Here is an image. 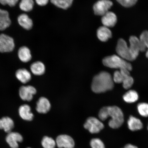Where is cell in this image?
<instances>
[{"label": "cell", "mask_w": 148, "mask_h": 148, "mask_svg": "<svg viewBox=\"0 0 148 148\" xmlns=\"http://www.w3.org/2000/svg\"><path fill=\"white\" fill-rule=\"evenodd\" d=\"M138 109L140 115L144 117L148 116V104L146 103H140L138 105Z\"/></svg>", "instance_id": "29"}, {"label": "cell", "mask_w": 148, "mask_h": 148, "mask_svg": "<svg viewBox=\"0 0 148 148\" xmlns=\"http://www.w3.org/2000/svg\"><path fill=\"white\" fill-rule=\"evenodd\" d=\"M124 76L123 83V86L125 89H128L132 86L134 83V79L131 77L129 70L126 69L119 70Z\"/></svg>", "instance_id": "19"}, {"label": "cell", "mask_w": 148, "mask_h": 148, "mask_svg": "<svg viewBox=\"0 0 148 148\" xmlns=\"http://www.w3.org/2000/svg\"><path fill=\"white\" fill-rule=\"evenodd\" d=\"M101 20L104 26L108 28L112 27L115 25L117 22V18L114 13L109 11L102 16Z\"/></svg>", "instance_id": "13"}, {"label": "cell", "mask_w": 148, "mask_h": 148, "mask_svg": "<svg viewBox=\"0 0 148 148\" xmlns=\"http://www.w3.org/2000/svg\"><path fill=\"white\" fill-rule=\"evenodd\" d=\"M18 55L20 60L23 62H29L32 58L30 50L26 46L20 48L18 50Z\"/></svg>", "instance_id": "22"}, {"label": "cell", "mask_w": 148, "mask_h": 148, "mask_svg": "<svg viewBox=\"0 0 148 148\" xmlns=\"http://www.w3.org/2000/svg\"><path fill=\"white\" fill-rule=\"evenodd\" d=\"M36 3L40 6H44L47 5L49 0H36Z\"/></svg>", "instance_id": "34"}, {"label": "cell", "mask_w": 148, "mask_h": 148, "mask_svg": "<svg viewBox=\"0 0 148 148\" xmlns=\"http://www.w3.org/2000/svg\"><path fill=\"white\" fill-rule=\"evenodd\" d=\"M18 112L22 119L26 121H32L34 117V115L31 112L30 107L27 104H24L20 106Z\"/></svg>", "instance_id": "14"}, {"label": "cell", "mask_w": 148, "mask_h": 148, "mask_svg": "<svg viewBox=\"0 0 148 148\" xmlns=\"http://www.w3.org/2000/svg\"><path fill=\"white\" fill-rule=\"evenodd\" d=\"M73 0H51V3L57 7L66 9L71 6Z\"/></svg>", "instance_id": "26"}, {"label": "cell", "mask_w": 148, "mask_h": 148, "mask_svg": "<svg viewBox=\"0 0 148 148\" xmlns=\"http://www.w3.org/2000/svg\"><path fill=\"white\" fill-rule=\"evenodd\" d=\"M11 23L8 12L0 9V30H5L9 27Z\"/></svg>", "instance_id": "16"}, {"label": "cell", "mask_w": 148, "mask_h": 148, "mask_svg": "<svg viewBox=\"0 0 148 148\" xmlns=\"http://www.w3.org/2000/svg\"><path fill=\"white\" fill-rule=\"evenodd\" d=\"M123 148H138L136 146L131 144H128L126 145Z\"/></svg>", "instance_id": "36"}, {"label": "cell", "mask_w": 148, "mask_h": 148, "mask_svg": "<svg viewBox=\"0 0 148 148\" xmlns=\"http://www.w3.org/2000/svg\"><path fill=\"white\" fill-rule=\"evenodd\" d=\"M116 51L119 56L124 60L130 61L134 60L127 42L123 39L120 38L118 40Z\"/></svg>", "instance_id": "5"}, {"label": "cell", "mask_w": 148, "mask_h": 148, "mask_svg": "<svg viewBox=\"0 0 148 148\" xmlns=\"http://www.w3.org/2000/svg\"><path fill=\"white\" fill-rule=\"evenodd\" d=\"M36 92V89L32 86H22L19 89L20 97L24 101L32 100L33 95Z\"/></svg>", "instance_id": "10"}, {"label": "cell", "mask_w": 148, "mask_h": 148, "mask_svg": "<svg viewBox=\"0 0 148 148\" xmlns=\"http://www.w3.org/2000/svg\"><path fill=\"white\" fill-rule=\"evenodd\" d=\"M123 6L130 7L133 6L136 3L138 0H116Z\"/></svg>", "instance_id": "32"}, {"label": "cell", "mask_w": 148, "mask_h": 148, "mask_svg": "<svg viewBox=\"0 0 148 148\" xmlns=\"http://www.w3.org/2000/svg\"><path fill=\"white\" fill-rule=\"evenodd\" d=\"M16 75L18 80L24 84L29 82L31 78L30 73L25 69L18 70L16 72Z\"/></svg>", "instance_id": "21"}, {"label": "cell", "mask_w": 148, "mask_h": 148, "mask_svg": "<svg viewBox=\"0 0 148 148\" xmlns=\"http://www.w3.org/2000/svg\"><path fill=\"white\" fill-rule=\"evenodd\" d=\"M104 125L97 118L90 117L85 122L84 127L92 134L99 133L104 128Z\"/></svg>", "instance_id": "4"}, {"label": "cell", "mask_w": 148, "mask_h": 148, "mask_svg": "<svg viewBox=\"0 0 148 148\" xmlns=\"http://www.w3.org/2000/svg\"><path fill=\"white\" fill-rule=\"evenodd\" d=\"M129 129L131 131H136L141 129L143 127V123L138 118L131 116L127 121Z\"/></svg>", "instance_id": "20"}, {"label": "cell", "mask_w": 148, "mask_h": 148, "mask_svg": "<svg viewBox=\"0 0 148 148\" xmlns=\"http://www.w3.org/2000/svg\"><path fill=\"white\" fill-rule=\"evenodd\" d=\"M56 146L59 148H74L75 142L73 138L69 135H60L56 140Z\"/></svg>", "instance_id": "8"}, {"label": "cell", "mask_w": 148, "mask_h": 148, "mask_svg": "<svg viewBox=\"0 0 148 148\" xmlns=\"http://www.w3.org/2000/svg\"><path fill=\"white\" fill-rule=\"evenodd\" d=\"M51 108L50 103L49 100L45 97H40L37 102L36 110L39 113H47L50 110Z\"/></svg>", "instance_id": "12"}, {"label": "cell", "mask_w": 148, "mask_h": 148, "mask_svg": "<svg viewBox=\"0 0 148 148\" xmlns=\"http://www.w3.org/2000/svg\"><path fill=\"white\" fill-rule=\"evenodd\" d=\"M14 127V122L10 118L5 116L0 119V129L7 134L12 132Z\"/></svg>", "instance_id": "15"}, {"label": "cell", "mask_w": 148, "mask_h": 148, "mask_svg": "<svg viewBox=\"0 0 148 148\" xmlns=\"http://www.w3.org/2000/svg\"><path fill=\"white\" fill-rule=\"evenodd\" d=\"M0 3L3 5H8V0H0Z\"/></svg>", "instance_id": "37"}, {"label": "cell", "mask_w": 148, "mask_h": 148, "mask_svg": "<svg viewBox=\"0 0 148 148\" xmlns=\"http://www.w3.org/2000/svg\"><path fill=\"white\" fill-rule=\"evenodd\" d=\"M140 51L144 52L147 48L146 57L148 58V31H144L140 37Z\"/></svg>", "instance_id": "24"}, {"label": "cell", "mask_w": 148, "mask_h": 148, "mask_svg": "<svg viewBox=\"0 0 148 148\" xmlns=\"http://www.w3.org/2000/svg\"><path fill=\"white\" fill-rule=\"evenodd\" d=\"M14 46L13 39L5 34H0V52H10L13 50Z\"/></svg>", "instance_id": "7"}, {"label": "cell", "mask_w": 148, "mask_h": 148, "mask_svg": "<svg viewBox=\"0 0 148 148\" xmlns=\"http://www.w3.org/2000/svg\"><path fill=\"white\" fill-rule=\"evenodd\" d=\"M5 141L11 148H18L19 143L23 142V138L20 133L11 132L7 134Z\"/></svg>", "instance_id": "9"}, {"label": "cell", "mask_w": 148, "mask_h": 148, "mask_svg": "<svg viewBox=\"0 0 148 148\" xmlns=\"http://www.w3.org/2000/svg\"><path fill=\"white\" fill-rule=\"evenodd\" d=\"M112 5V2L110 0H99L93 5L94 14L97 16L104 15L109 12Z\"/></svg>", "instance_id": "6"}, {"label": "cell", "mask_w": 148, "mask_h": 148, "mask_svg": "<svg viewBox=\"0 0 148 148\" xmlns=\"http://www.w3.org/2000/svg\"><path fill=\"white\" fill-rule=\"evenodd\" d=\"M34 5L33 0H21L19 7L24 12H29L32 10Z\"/></svg>", "instance_id": "27"}, {"label": "cell", "mask_w": 148, "mask_h": 148, "mask_svg": "<svg viewBox=\"0 0 148 148\" xmlns=\"http://www.w3.org/2000/svg\"><path fill=\"white\" fill-rule=\"evenodd\" d=\"M18 0H8L9 5L10 7H14L16 5Z\"/></svg>", "instance_id": "35"}, {"label": "cell", "mask_w": 148, "mask_h": 148, "mask_svg": "<svg viewBox=\"0 0 148 148\" xmlns=\"http://www.w3.org/2000/svg\"><path fill=\"white\" fill-rule=\"evenodd\" d=\"M103 63L105 66L119 70L126 69L130 71L132 70V66L130 63L119 56L113 55L105 57L103 59Z\"/></svg>", "instance_id": "2"}, {"label": "cell", "mask_w": 148, "mask_h": 148, "mask_svg": "<svg viewBox=\"0 0 148 148\" xmlns=\"http://www.w3.org/2000/svg\"><path fill=\"white\" fill-rule=\"evenodd\" d=\"M27 148H31V147H28Z\"/></svg>", "instance_id": "38"}, {"label": "cell", "mask_w": 148, "mask_h": 148, "mask_svg": "<svg viewBox=\"0 0 148 148\" xmlns=\"http://www.w3.org/2000/svg\"><path fill=\"white\" fill-rule=\"evenodd\" d=\"M97 38L101 41L106 42L112 38V32L108 27L104 26L100 27L97 31Z\"/></svg>", "instance_id": "17"}, {"label": "cell", "mask_w": 148, "mask_h": 148, "mask_svg": "<svg viewBox=\"0 0 148 148\" xmlns=\"http://www.w3.org/2000/svg\"><path fill=\"white\" fill-rule=\"evenodd\" d=\"M41 144L44 148H55L56 146V140L48 136H45L42 138Z\"/></svg>", "instance_id": "28"}, {"label": "cell", "mask_w": 148, "mask_h": 148, "mask_svg": "<svg viewBox=\"0 0 148 148\" xmlns=\"http://www.w3.org/2000/svg\"><path fill=\"white\" fill-rule=\"evenodd\" d=\"M90 147L92 148H105L104 143L99 138H93L90 140Z\"/></svg>", "instance_id": "30"}, {"label": "cell", "mask_w": 148, "mask_h": 148, "mask_svg": "<svg viewBox=\"0 0 148 148\" xmlns=\"http://www.w3.org/2000/svg\"><path fill=\"white\" fill-rule=\"evenodd\" d=\"M99 117L100 119L103 121L108 118L107 107H103L101 109L99 112Z\"/></svg>", "instance_id": "33"}, {"label": "cell", "mask_w": 148, "mask_h": 148, "mask_svg": "<svg viewBox=\"0 0 148 148\" xmlns=\"http://www.w3.org/2000/svg\"><path fill=\"white\" fill-rule=\"evenodd\" d=\"M108 117L111 119L108 125L111 128L117 129L123 125L124 119L123 112L119 107L116 106L107 107Z\"/></svg>", "instance_id": "3"}, {"label": "cell", "mask_w": 148, "mask_h": 148, "mask_svg": "<svg viewBox=\"0 0 148 148\" xmlns=\"http://www.w3.org/2000/svg\"><path fill=\"white\" fill-rule=\"evenodd\" d=\"M114 86L113 79L108 72H101L95 76L92 79L91 89L96 93L105 92L112 90Z\"/></svg>", "instance_id": "1"}, {"label": "cell", "mask_w": 148, "mask_h": 148, "mask_svg": "<svg viewBox=\"0 0 148 148\" xmlns=\"http://www.w3.org/2000/svg\"><path fill=\"white\" fill-rule=\"evenodd\" d=\"M18 21L20 25L27 30L31 29L33 27L32 20L26 14L20 15L18 18Z\"/></svg>", "instance_id": "18"}, {"label": "cell", "mask_w": 148, "mask_h": 148, "mask_svg": "<svg viewBox=\"0 0 148 148\" xmlns=\"http://www.w3.org/2000/svg\"><path fill=\"white\" fill-rule=\"evenodd\" d=\"M138 94L134 90H130L123 96L124 101L128 103H133L138 100Z\"/></svg>", "instance_id": "25"}, {"label": "cell", "mask_w": 148, "mask_h": 148, "mask_svg": "<svg viewBox=\"0 0 148 148\" xmlns=\"http://www.w3.org/2000/svg\"><path fill=\"white\" fill-rule=\"evenodd\" d=\"M129 42L130 50L134 60L137 58L139 53L140 51L139 39L136 36H132L130 38Z\"/></svg>", "instance_id": "11"}, {"label": "cell", "mask_w": 148, "mask_h": 148, "mask_svg": "<svg viewBox=\"0 0 148 148\" xmlns=\"http://www.w3.org/2000/svg\"><path fill=\"white\" fill-rule=\"evenodd\" d=\"M30 69L32 73L36 75H40L45 73V67L42 62H37L31 65Z\"/></svg>", "instance_id": "23"}, {"label": "cell", "mask_w": 148, "mask_h": 148, "mask_svg": "<svg viewBox=\"0 0 148 148\" xmlns=\"http://www.w3.org/2000/svg\"><path fill=\"white\" fill-rule=\"evenodd\" d=\"M123 75L120 70L114 72V77H113L114 82L116 83H123Z\"/></svg>", "instance_id": "31"}, {"label": "cell", "mask_w": 148, "mask_h": 148, "mask_svg": "<svg viewBox=\"0 0 148 148\" xmlns=\"http://www.w3.org/2000/svg\"><path fill=\"white\" fill-rule=\"evenodd\" d=\"M147 129H148V125Z\"/></svg>", "instance_id": "39"}]
</instances>
